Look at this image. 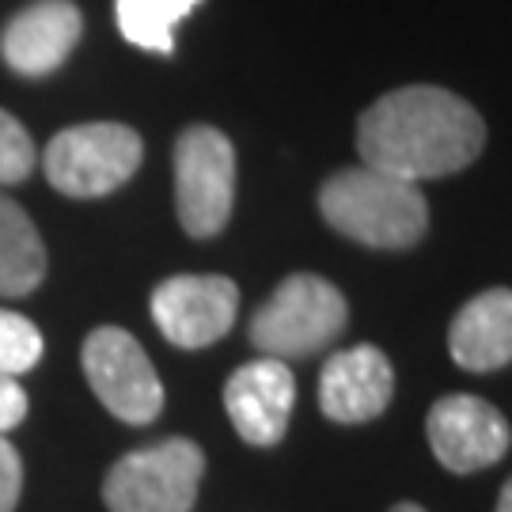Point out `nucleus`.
<instances>
[{
  "label": "nucleus",
  "mask_w": 512,
  "mask_h": 512,
  "mask_svg": "<svg viewBox=\"0 0 512 512\" xmlns=\"http://www.w3.org/2000/svg\"><path fill=\"white\" fill-rule=\"evenodd\" d=\"M486 122L467 99L433 84H410L380 95L357 122V152L365 167L425 183L444 179L478 160Z\"/></svg>",
  "instance_id": "obj_1"
},
{
  "label": "nucleus",
  "mask_w": 512,
  "mask_h": 512,
  "mask_svg": "<svg viewBox=\"0 0 512 512\" xmlns=\"http://www.w3.org/2000/svg\"><path fill=\"white\" fill-rule=\"evenodd\" d=\"M319 213L338 236L376 251H406L429 228V202L418 183L376 167H346L319 186Z\"/></svg>",
  "instance_id": "obj_2"
},
{
  "label": "nucleus",
  "mask_w": 512,
  "mask_h": 512,
  "mask_svg": "<svg viewBox=\"0 0 512 512\" xmlns=\"http://www.w3.org/2000/svg\"><path fill=\"white\" fill-rule=\"evenodd\" d=\"M349 323L346 296L319 274H293L251 315L247 338L262 357L293 361L327 349Z\"/></svg>",
  "instance_id": "obj_3"
},
{
  "label": "nucleus",
  "mask_w": 512,
  "mask_h": 512,
  "mask_svg": "<svg viewBox=\"0 0 512 512\" xmlns=\"http://www.w3.org/2000/svg\"><path fill=\"white\" fill-rule=\"evenodd\" d=\"M145 145L122 122H84L61 129L42 152V171L65 198H107L137 175Z\"/></svg>",
  "instance_id": "obj_4"
},
{
  "label": "nucleus",
  "mask_w": 512,
  "mask_h": 512,
  "mask_svg": "<svg viewBox=\"0 0 512 512\" xmlns=\"http://www.w3.org/2000/svg\"><path fill=\"white\" fill-rule=\"evenodd\" d=\"M205 475V452L186 437L126 452L103 478L110 512H190Z\"/></svg>",
  "instance_id": "obj_5"
},
{
  "label": "nucleus",
  "mask_w": 512,
  "mask_h": 512,
  "mask_svg": "<svg viewBox=\"0 0 512 512\" xmlns=\"http://www.w3.org/2000/svg\"><path fill=\"white\" fill-rule=\"evenodd\" d=\"M236 205V148L213 126H190L175 141V213L190 239L228 228Z\"/></svg>",
  "instance_id": "obj_6"
},
{
  "label": "nucleus",
  "mask_w": 512,
  "mask_h": 512,
  "mask_svg": "<svg viewBox=\"0 0 512 512\" xmlns=\"http://www.w3.org/2000/svg\"><path fill=\"white\" fill-rule=\"evenodd\" d=\"M84 380L95 399L126 425H152L164 414V384L141 342L122 327H99L80 349Z\"/></svg>",
  "instance_id": "obj_7"
},
{
  "label": "nucleus",
  "mask_w": 512,
  "mask_h": 512,
  "mask_svg": "<svg viewBox=\"0 0 512 512\" xmlns=\"http://www.w3.org/2000/svg\"><path fill=\"white\" fill-rule=\"evenodd\" d=\"M152 323L171 346L205 349L220 342L239 311V289L224 274H175L156 285L148 300Z\"/></svg>",
  "instance_id": "obj_8"
},
{
  "label": "nucleus",
  "mask_w": 512,
  "mask_h": 512,
  "mask_svg": "<svg viewBox=\"0 0 512 512\" xmlns=\"http://www.w3.org/2000/svg\"><path fill=\"white\" fill-rule=\"evenodd\" d=\"M425 437L440 467L452 475H475L494 467L512 448V429L494 403L478 395H444L425 418Z\"/></svg>",
  "instance_id": "obj_9"
},
{
  "label": "nucleus",
  "mask_w": 512,
  "mask_h": 512,
  "mask_svg": "<svg viewBox=\"0 0 512 512\" xmlns=\"http://www.w3.org/2000/svg\"><path fill=\"white\" fill-rule=\"evenodd\" d=\"M296 403V376L277 357H258L239 365L224 384V410L236 433L255 448H274L285 440Z\"/></svg>",
  "instance_id": "obj_10"
},
{
  "label": "nucleus",
  "mask_w": 512,
  "mask_h": 512,
  "mask_svg": "<svg viewBox=\"0 0 512 512\" xmlns=\"http://www.w3.org/2000/svg\"><path fill=\"white\" fill-rule=\"evenodd\" d=\"M84 35V12L73 0H31L0 31V57L19 76L57 73Z\"/></svg>",
  "instance_id": "obj_11"
},
{
  "label": "nucleus",
  "mask_w": 512,
  "mask_h": 512,
  "mask_svg": "<svg viewBox=\"0 0 512 512\" xmlns=\"http://www.w3.org/2000/svg\"><path fill=\"white\" fill-rule=\"evenodd\" d=\"M395 395V368L384 349L353 346L334 353L319 372V410L338 425L380 418Z\"/></svg>",
  "instance_id": "obj_12"
},
{
  "label": "nucleus",
  "mask_w": 512,
  "mask_h": 512,
  "mask_svg": "<svg viewBox=\"0 0 512 512\" xmlns=\"http://www.w3.org/2000/svg\"><path fill=\"white\" fill-rule=\"evenodd\" d=\"M448 353L467 372H494L512 361V289H486L456 311Z\"/></svg>",
  "instance_id": "obj_13"
},
{
  "label": "nucleus",
  "mask_w": 512,
  "mask_h": 512,
  "mask_svg": "<svg viewBox=\"0 0 512 512\" xmlns=\"http://www.w3.org/2000/svg\"><path fill=\"white\" fill-rule=\"evenodd\" d=\"M46 277V247L27 209L0 190V296H31Z\"/></svg>",
  "instance_id": "obj_14"
},
{
  "label": "nucleus",
  "mask_w": 512,
  "mask_h": 512,
  "mask_svg": "<svg viewBox=\"0 0 512 512\" xmlns=\"http://www.w3.org/2000/svg\"><path fill=\"white\" fill-rule=\"evenodd\" d=\"M202 0H114V23L129 46L145 54H175V27Z\"/></svg>",
  "instance_id": "obj_15"
},
{
  "label": "nucleus",
  "mask_w": 512,
  "mask_h": 512,
  "mask_svg": "<svg viewBox=\"0 0 512 512\" xmlns=\"http://www.w3.org/2000/svg\"><path fill=\"white\" fill-rule=\"evenodd\" d=\"M38 357H42V330L27 315L0 308V376L19 380L38 365Z\"/></svg>",
  "instance_id": "obj_16"
},
{
  "label": "nucleus",
  "mask_w": 512,
  "mask_h": 512,
  "mask_svg": "<svg viewBox=\"0 0 512 512\" xmlns=\"http://www.w3.org/2000/svg\"><path fill=\"white\" fill-rule=\"evenodd\" d=\"M38 156L31 133L23 129L16 114L0 107V186H16L23 179H31Z\"/></svg>",
  "instance_id": "obj_17"
},
{
  "label": "nucleus",
  "mask_w": 512,
  "mask_h": 512,
  "mask_svg": "<svg viewBox=\"0 0 512 512\" xmlns=\"http://www.w3.org/2000/svg\"><path fill=\"white\" fill-rule=\"evenodd\" d=\"M23 494V459L16 444L0 433V512H12Z\"/></svg>",
  "instance_id": "obj_18"
},
{
  "label": "nucleus",
  "mask_w": 512,
  "mask_h": 512,
  "mask_svg": "<svg viewBox=\"0 0 512 512\" xmlns=\"http://www.w3.org/2000/svg\"><path fill=\"white\" fill-rule=\"evenodd\" d=\"M23 418H27V391L12 376H0V433L16 429Z\"/></svg>",
  "instance_id": "obj_19"
},
{
  "label": "nucleus",
  "mask_w": 512,
  "mask_h": 512,
  "mask_svg": "<svg viewBox=\"0 0 512 512\" xmlns=\"http://www.w3.org/2000/svg\"><path fill=\"white\" fill-rule=\"evenodd\" d=\"M497 512H512V478L501 486V497H497Z\"/></svg>",
  "instance_id": "obj_20"
},
{
  "label": "nucleus",
  "mask_w": 512,
  "mask_h": 512,
  "mask_svg": "<svg viewBox=\"0 0 512 512\" xmlns=\"http://www.w3.org/2000/svg\"><path fill=\"white\" fill-rule=\"evenodd\" d=\"M391 512H425V509H421V505H414V501H399Z\"/></svg>",
  "instance_id": "obj_21"
}]
</instances>
